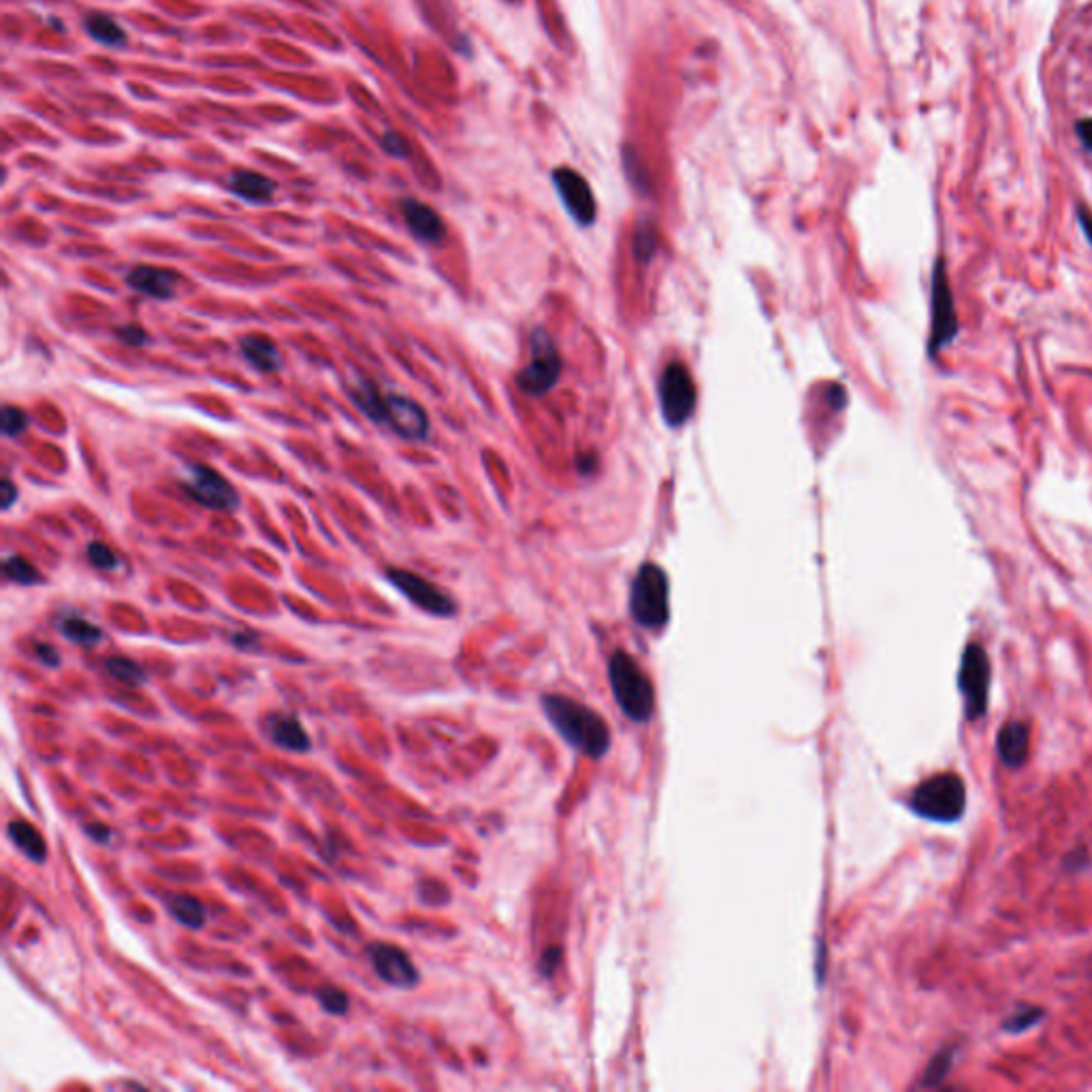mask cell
<instances>
[{
    "mask_svg": "<svg viewBox=\"0 0 1092 1092\" xmlns=\"http://www.w3.org/2000/svg\"><path fill=\"white\" fill-rule=\"evenodd\" d=\"M540 704L546 719L572 749L589 760H602L608 754L612 735L600 713L562 694H544Z\"/></svg>",
    "mask_w": 1092,
    "mask_h": 1092,
    "instance_id": "cell-1",
    "label": "cell"
},
{
    "mask_svg": "<svg viewBox=\"0 0 1092 1092\" xmlns=\"http://www.w3.org/2000/svg\"><path fill=\"white\" fill-rule=\"evenodd\" d=\"M608 681L621 713L633 723H647L656 713L651 679L629 654L615 651L608 660Z\"/></svg>",
    "mask_w": 1092,
    "mask_h": 1092,
    "instance_id": "cell-2",
    "label": "cell"
},
{
    "mask_svg": "<svg viewBox=\"0 0 1092 1092\" xmlns=\"http://www.w3.org/2000/svg\"><path fill=\"white\" fill-rule=\"evenodd\" d=\"M629 615L645 629H662L670 621V581L662 566L647 562L629 589Z\"/></svg>",
    "mask_w": 1092,
    "mask_h": 1092,
    "instance_id": "cell-3",
    "label": "cell"
},
{
    "mask_svg": "<svg viewBox=\"0 0 1092 1092\" xmlns=\"http://www.w3.org/2000/svg\"><path fill=\"white\" fill-rule=\"evenodd\" d=\"M909 806L931 822H956L967 808L964 781L956 773H939L916 787Z\"/></svg>",
    "mask_w": 1092,
    "mask_h": 1092,
    "instance_id": "cell-4",
    "label": "cell"
},
{
    "mask_svg": "<svg viewBox=\"0 0 1092 1092\" xmlns=\"http://www.w3.org/2000/svg\"><path fill=\"white\" fill-rule=\"evenodd\" d=\"M562 376V356L546 329L535 327L529 335V360L516 374V387L529 397H542L555 389Z\"/></svg>",
    "mask_w": 1092,
    "mask_h": 1092,
    "instance_id": "cell-5",
    "label": "cell"
},
{
    "mask_svg": "<svg viewBox=\"0 0 1092 1092\" xmlns=\"http://www.w3.org/2000/svg\"><path fill=\"white\" fill-rule=\"evenodd\" d=\"M960 331V323L956 316L954 293L948 280L945 260L937 258L933 267V285H931V342L929 352L935 356L945 346H950Z\"/></svg>",
    "mask_w": 1092,
    "mask_h": 1092,
    "instance_id": "cell-6",
    "label": "cell"
},
{
    "mask_svg": "<svg viewBox=\"0 0 1092 1092\" xmlns=\"http://www.w3.org/2000/svg\"><path fill=\"white\" fill-rule=\"evenodd\" d=\"M660 410L668 427H683L696 410V385L683 363H670L664 370L660 385Z\"/></svg>",
    "mask_w": 1092,
    "mask_h": 1092,
    "instance_id": "cell-7",
    "label": "cell"
},
{
    "mask_svg": "<svg viewBox=\"0 0 1092 1092\" xmlns=\"http://www.w3.org/2000/svg\"><path fill=\"white\" fill-rule=\"evenodd\" d=\"M958 687L964 698L967 719L975 721L983 717L988 708V687H990V662L981 645L973 643L964 649L958 670Z\"/></svg>",
    "mask_w": 1092,
    "mask_h": 1092,
    "instance_id": "cell-8",
    "label": "cell"
},
{
    "mask_svg": "<svg viewBox=\"0 0 1092 1092\" xmlns=\"http://www.w3.org/2000/svg\"><path fill=\"white\" fill-rule=\"evenodd\" d=\"M184 491L201 506L218 512H233L239 508V493L235 487L210 466H191L181 481Z\"/></svg>",
    "mask_w": 1092,
    "mask_h": 1092,
    "instance_id": "cell-9",
    "label": "cell"
},
{
    "mask_svg": "<svg viewBox=\"0 0 1092 1092\" xmlns=\"http://www.w3.org/2000/svg\"><path fill=\"white\" fill-rule=\"evenodd\" d=\"M387 579L416 608H421L433 617H452L454 612H457V604H454V600L446 591H442L440 587H435L433 583L425 581L423 577H418L414 572H408L402 568H389Z\"/></svg>",
    "mask_w": 1092,
    "mask_h": 1092,
    "instance_id": "cell-10",
    "label": "cell"
},
{
    "mask_svg": "<svg viewBox=\"0 0 1092 1092\" xmlns=\"http://www.w3.org/2000/svg\"><path fill=\"white\" fill-rule=\"evenodd\" d=\"M553 184H555V191H558L562 203L566 206L568 214L581 227H589L596 222V214H598L596 197H593L589 181L579 171L566 169V167L555 169Z\"/></svg>",
    "mask_w": 1092,
    "mask_h": 1092,
    "instance_id": "cell-11",
    "label": "cell"
},
{
    "mask_svg": "<svg viewBox=\"0 0 1092 1092\" xmlns=\"http://www.w3.org/2000/svg\"><path fill=\"white\" fill-rule=\"evenodd\" d=\"M368 958H370V964L374 967L376 975L393 986V988H399V990H410L414 988L418 981H421V975H418V969L416 964L412 962V958L397 945H391V943H383V941H376L368 948Z\"/></svg>",
    "mask_w": 1092,
    "mask_h": 1092,
    "instance_id": "cell-12",
    "label": "cell"
},
{
    "mask_svg": "<svg viewBox=\"0 0 1092 1092\" xmlns=\"http://www.w3.org/2000/svg\"><path fill=\"white\" fill-rule=\"evenodd\" d=\"M387 425L404 440L423 442L429 435L427 412L414 399L399 393L387 395Z\"/></svg>",
    "mask_w": 1092,
    "mask_h": 1092,
    "instance_id": "cell-13",
    "label": "cell"
},
{
    "mask_svg": "<svg viewBox=\"0 0 1092 1092\" xmlns=\"http://www.w3.org/2000/svg\"><path fill=\"white\" fill-rule=\"evenodd\" d=\"M262 727H265V735L269 737V741L280 749H287L293 754H306L312 747V741L306 733V727L291 713H269L265 717Z\"/></svg>",
    "mask_w": 1092,
    "mask_h": 1092,
    "instance_id": "cell-14",
    "label": "cell"
},
{
    "mask_svg": "<svg viewBox=\"0 0 1092 1092\" xmlns=\"http://www.w3.org/2000/svg\"><path fill=\"white\" fill-rule=\"evenodd\" d=\"M126 285L145 297L167 301V299L175 297L177 287H179V276L175 271H169L162 267L137 265L126 276Z\"/></svg>",
    "mask_w": 1092,
    "mask_h": 1092,
    "instance_id": "cell-15",
    "label": "cell"
},
{
    "mask_svg": "<svg viewBox=\"0 0 1092 1092\" xmlns=\"http://www.w3.org/2000/svg\"><path fill=\"white\" fill-rule=\"evenodd\" d=\"M402 212L412 235L425 243H440L446 235V227L437 212L416 199H406L402 203Z\"/></svg>",
    "mask_w": 1092,
    "mask_h": 1092,
    "instance_id": "cell-16",
    "label": "cell"
},
{
    "mask_svg": "<svg viewBox=\"0 0 1092 1092\" xmlns=\"http://www.w3.org/2000/svg\"><path fill=\"white\" fill-rule=\"evenodd\" d=\"M1029 725L1025 721L1014 719L1000 727L996 749L1003 764L1010 768H1020L1029 758Z\"/></svg>",
    "mask_w": 1092,
    "mask_h": 1092,
    "instance_id": "cell-17",
    "label": "cell"
},
{
    "mask_svg": "<svg viewBox=\"0 0 1092 1092\" xmlns=\"http://www.w3.org/2000/svg\"><path fill=\"white\" fill-rule=\"evenodd\" d=\"M239 352L250 366L262 374H273L282 370V354L278 346L269 337L250 333L239 339Z\"/></svg>",
    "mask_w": 1092,
    "mask_h": 1092,
    "instance_id": "cell-18",
    "label": "cell"
},
{
    "mask_svg": "<svg viewBox=\"0 0 1092 1092\" xmlns=\"http://www.w3.org/2000/svg\"><path fill=\"white\" fill-rule=\"evenodd\" d=\"M346 391H348L352 404L370 421H374L378 425L387 423V395H381L376 385H372L368 378H363V376H354V381L346 385Z\"/></svg>",
    "mask_w": 1092,
    "mask_h": 1092,
    "instance_id": "cell-19",
    "label": "cell"
},
{
    "mask_svg": "<svg viewBox=\"0 0 1092 1092\" xmlns=\"http://www.w3.org/2000/svg\"><path fill=\"white\" fill-rule=\"evenodd\" d=\"M229 189L243 201L267 203L276 193V181L254 171H235L229 179Z\"/></svg>",
    "mask_w": 1092,
    "mask_h": 1092,
    "instance_id": "cell-20",
    "label": "cell"
},
{
    "mask_svg": "<svg viewBox=\"0 0 1092 1092\" xmlns=\"http://www.w3.org/2000/svg\"><path fill=\"white\" fill-rule=\"evenodd\" d=\"M7 835L12 839V843L33 862L41 864L47 860V845H45V839L41 837V833L24 822V819H12L9 826H7Z\"/></svg>",
    "mask_w": 1092,
    "mask_h": 1092,
    "instance_id": "cell-21",
    "label": "cell"
},
{
    "mask_svg": "<svg viewBox=\"0 0 1092 1092\" xmlns=\"http://www.w3.org/2000/svg\"><path fill=\"white\" fill-rule=\"evenodd\" d=\"M58 627L64 639H69L71 643L81 645V647H97L103 641V629L99 625H95L93 621H87L77 615L62 617Z\"/></svg>",
    "mask_w": 1092,
    "mask_h": 1092,
    "instance_id": "cell-22",
    "label": "cell"
},
{
    "mask_svg": "<svg viewBox=\"0 0 1092 1092\" xmlns=\"http://www.w3.org/2000/svg\"><path fill=\"white\" fill-rule=\"evenodd\" d=\"M169 914L181 924L199 931L206 924V906L191 894H173L169 898Z\"/></svg>",
    "mask_w": 1092,
    "mask_h": 1092,
    "instance_id": "cell-23",
    "label": "cell"
},
{
    "mask_svg": "<svg viewBox=\"0 0 1092 1092\" xmlns=\"http://www.w3.org/2000/svg\"><path fill=\"white\" fill-rule=\"evenodd\" d=\"M83 26H85V33L93 37L97 43H103L108 47H122V45H126V33L110 16L93 14V16L85 18Z\"/></svg>",
    "mask_w": 1092,
    "mask_h": 1092,
    "instance_id": "cell-24",
    "label": "cell"
},
{
    "mask_svg": "<svg viewBox=\"0 0 1092 1092\" xmlns=\"http://www.w3.org/2000/svg\"><path fill=\"white\" fill-rule=\"evenodd\" d=\"M105 670L110 677H114L116 681L129 685V687H139L145 683L148 675L145 670L131 658H124V656H114V658H108L105 660Z\"/></svg>",
    "mask_w": 1092,
    "mask_h": 1092,
    "instance_id": "cell-25",
    "label": "cell"
},
{
    "mask_svg": "<svg viewBox=\"0 0 1092 1092\" xmlns=\"http://www.w3.org/2000/svg\"><path fill=\"white\" fill-rule=\"evenodd\" d=\"M954 1056H956V1048H954V1046H948V1048H943L941 1052H937V1054L933 1056V1060L929 1062V1067H927L924 1075H922V1086H924V1088H935V1086H939V1084L945 1079L948 1071L952 1069V1065H954Z\"/></svg>",
    "mask_w": 1092,
    "mask_h": 1092,
    "instance_id": "cell-26",
    "label": "cell"
},
{
    "mask_svg": "<svg viewBox=\"0 0 1092 1092\" xmlns=\"http://www.w3.org/2000/svg\"><path fill=\"white\" fill-rule=\"evenodd\" d=\"M658 252V233L656 227L643 220L633 233V254L641 262H649Z\"/></svg>",
    "mask_w": 1092,
    "mask_h": 1092,
    "instance_id": "cell-27",
    "label": "cell"
},
{
    "mask_svg": "<svg viewBox=\"0 0 1092 1092\" xmlns=\"http://www.w3.org/2000/svg\"><path fill=\"white\" fill-rule=\"evenodd\" d=\"M3 570H5L7 579H12V581H14V583H18V585L28 587V585L41 583V574H39V570H37L28 560H24L22 555H12V558H7V560H5V564H3Z\"/></svg>",
    "mask_w": 1092,
    "mask_h": 1092,
    "instance_id": "cell-28",
    "label": "cell"
},
{
    "mask_svg": "<svg viewBox=\"0 0 1092 1092\" xmlns=\"http://www.w3.org/2000/svg\"><path fill=\"white\" fill-rule=\"evenodd\" d=\"M320 1006L327 1014L331 1016H344L350 1008V998L344 990H337V988H320L316 992Z\"/></svg>",
    "mask_w": 1092,
    "mask_h": 1092,
    "instance_id": "cell-29",
    "label": "cell"
},
{
    "mask_svg": "<svg viewBox=\"0 0 1092 1092\" xmlns=\"http://www.w3.org/2000/svg\"><path fill=\"white\" fill-rule=\"evenodd\" d=\"M87 560H90V564H93L99 570H103V572H112V570H116L120 566L118 555L103 542H90L87 544Z\"/></svg>",
    "mask_w": 1092,
    "mask_h": 1092,
    "instance_id": "cell-30",
    "label": "cell"
},
{
    "mask_svg": "<svg viewBox=\"0 0 1092 1092\" xmlns=\"http://www.w3.org/2000/svg\"><path fill=\"white\" fill-rule=\"evenodd\" d=\"M0 427H3V433L7 437H18L28 429V414L18 406H5Z\"/></svg>",
    "mask_w": 1092,
    "mask_h": 1092,
    "instance_id": "cell-31",
    "label": "cell"
},
{
    "mask_svg": "<svg viewBox=\"0 0 1092 1092\" xmlns=\"http://www.w3.org/2000/svg\"><path fill=\"white\" fill-rule=\"evenodd\" d=\"M1044 1018V1012L1037 1010V1008H1020L1010 1020H1006V1031L1018 1035V1033H1025L1029 1029H1033L1039 1020Z\"/></svg>",
    "mask_w": 1092,
    "mask_h": 1092,
    "instance_id": "cell-32",
    "label": "cell"
},
{
    "mask_svg": "<svg viewBox=\"0 0 1092 1092\" xmlns=\"http://www.w3.org/2000/svg\"><path fill=\"white\" fill-rule=\"evenodd\" d=\"M623 167L627 171V177H629L631 184L639 189V191H647L649 184H647V173L643 169V162H641L639 156H636V152L629 150V148L623 154Z\"/></svg>",
    "mask_w": 1092,
    "mask_h": 1092,
    "instance_id": "cell-33",
    "label": "cell"
},
{
    "mask_svg": "<svg viewBox=\"0 0 1092 1092\" xmlns=\"http://www.w3.org/2000/svg\"><path fill=\"white\" fill-rule=\"evenodd\" d=\"M116 337H118L122 344L133 346V348H139V346L150 344L148 333H145L141 327H137V325H124V327H118V329H116Z\"/></svg>",
    "mask_w": 1092,
    "mask_h": 1092,
    "instance_id": "cell-34",
    "label": "cell"
},
{
    "mask_svg": "<svg viewBox=\"0 0 1092 1092\" xmlns=\"http://www.w3.org/2000/svg\"><path fill=\"white\" fill-rule=\"evenodd\" d=\"M560 962H562V950H560V948L546 950V952H544V956L540 958V964H538V967H540V973H542L544 977H551V975L555 973V969H558V964H560Z\"/></svg>",
    "mask_w": 1092,
    "mask_h": 1092,
    "instance_id": "cell-35",
    "label": "cell"
},
{
    "mask_svg": "<svg viewBox=\"0 0 1092 1092\" xmlns=\"http://www.w3.org/2000/svg\"><path fill=\"white\" fill-rule=\"evenodd\" d=\"M35 654H37L39 662L45 664L47 668H58L60 666V660H62L60 654L52 645H47V643H37L35 645Z\"/></svg>",
    "mask_w": 1092,
    "mask_h": 1092,
    "instance_id": "cell-36",
    "label": "cell"
},
{
    "mask_svg": "<svg viewBox=\"0 0 1092 1092\" xmlns=\"http://www.w3.org/2000/svg\"><path fill=\"white\" fill-rule=\"evenodd\" d=\"M383 145H385V150H387L389 154H393V156H399V158H404V156H406V143H404V139H402L399 135H395V133H387V135H385V139H383Z\"/></svg>",
    "mask_w": 1092,
    "mask_h": 1092,
    "instance_id": "cell-37",
    "label": "cell"
},
{
    "mask_svg": "<svg viewBox=\"0 0 1092 1092\" xmlns=\"http://www.w3.org/2000/svg\"><path fill=\"white\" fill-rule=\"evenodd\" d=\"M1075 135L1079 137V141L1084 143V148H1088L1092 152V118H1081L1075 122Z\"/></svg>",
    "mask_w": 1092,
    "mask_h": 1092,
    "instance_id": "cell-38",
    "label": "cell"
},
{
    "mask_svg": "<svg viewBox=\"0 0 1092 1092\" xmlns=\"http://www.w3.org/2000/svg\"><path fill=\"white\" fill-rule=\"evenodd\" d=\"M85 833H87V837H90V839L97 841V843H108V841H110V837H112V831H110L105 824H101V822L87 824V826H85Z\"/></svg>",
    "mask_w": 1092,
    "mask_h": 1092,
    "instance_id": "cell-39",
    "label": "cell"
},
{
    "mask_svg": "<svg viewBox=\"0 0 1092 1092\" xmlns=\"http://www.w3.org/2000/svg\"><path fill=\"white\" fill-rule=\"evenodd\" d=\"M0 491H3V495H0V504H3V510H9L14 506V502L18 500V487L9 479H5L3 487H0Z\"/></svg>",
    "mask_w": 1092,
    "mask_h": 1092,
    "instance_id": "cell-40",
    "label": "cell"
},
{
    "mask_svg": "<svg viewBox=\"0 0 1092 1092\" xmlns=\"http://www.w3.org/2000/svg\"><path fill=\"white\" fill-rule=\"evenodd\" d=\"M1077 222H1079L1088 243L1092 246V212L1086 206H1077Z\"/></svg>",
    "mask_w": 1092,
    "mask_h": 1092,
    "instance_id": "cell-41",
    "label": "cell"
},
{
    "mask_svg": "<svg viewBox=\"0 0 1092 1092\" xmlns=\"http://www.w3.org/2000/svg\"><path fill=\"white\" fill-rule=\"evenodd\" d=\"M233 643H235L237 647H241V649H250V647H254V645H256V633H252V631H239V633H235V636H233Z\"/></svg>",
    "mask_w": 1092,
    "mask_h": 1092,
    "instance_id": "cell-42",
    "label": "cell"
},
{
    "mask_svg": "<svg viewBox=\"0 0 1092 1092\" xmlns=\"http://www.w3.org/2000/svg\"><path fill=\"white\" fill-rule=\"evenodd\" d=\"M845 399H847V397H845V391H843L841 387H833V389H831V402L835 404V408H837V410H841V408L845 406Z\"/></svg>",
    "mask_w": 1092,
    "mask_h": 1092,
    "instance_id": "cell-43",
    "label": "cell"
}]
</instances>
